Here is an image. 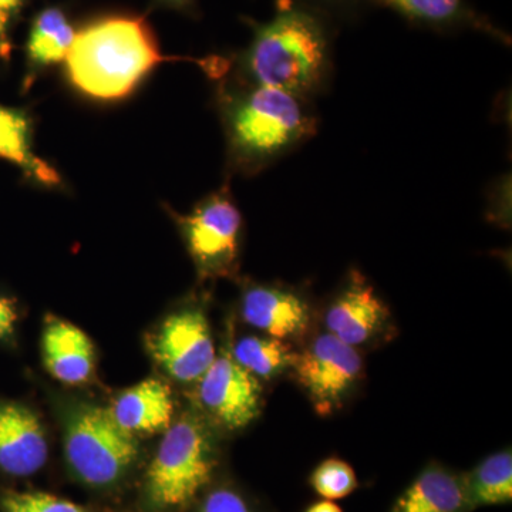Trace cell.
<instances>
[{
  "mask_svg": "<svg viewBox=\"0 0 512 512\" xmlns=\"http://www.w3.org/2000/svg\"><path fill=\"white\" fill-rule=\"evenodd\" d=\"M164 60L146 20L109 16L76 33L64 62L79 92L92 99L119 100Z\"/></svg>",
  "mask_w": 512,
  "mask_h": 512,
  "instance_id": "cell-1",
  "label": "cell"
},
{
  "mask_svg": "<svg viewBox=\"0 0 512 512\" xmlns=\"http://www.w3.org/2000/svg\"><path fill=\"white\" fill-rule=\"evenodd\" d=\"M254 86L295 96H311L329 70V43L322 25L309 13L286 9L256 30L245 56Z\"/></svg>",
  "mask_w": 512,
  "mask_h": 512,
  "instance_id": "cell-2",
  "label": "cell"
},
{
  "mask_svg": "<svg viewBox=\"0 0 512 512\" xmlns=\"http://www.w3.org/2000/svg\"><path fill=\"white\" fill-rule=\"evenodd\" d=\"M229 147L244 167H264L313 136L316 120L306 99L254 86L227 110Z\"/></svg>",
  "mask_w": 512,
  "mask_h": 512,
  "instance_id": "cell-3",
  "label": "cell"
},
{
  "mask_svg": "<svg viewBox=\"0 0 512 512\" xmlns=\"http://www.w3.org/2000/svg\"><path fill=\"white\" fill-rule=\"evenodd\" d=\"M214 468L210 433L200 421L185 416L165 430L148 467V500L160 510L183 508L210 483Z\"/></svg>",
  "mask_w": 512,
  "mask_h": 512,
  "instance_id": "cell-4",
  "label": "cell"
},
{
  "mask_svg": "<svg viewBox=\"0 0 512 512\" xmlns=\"http://www.w3.org/2000/svg\"><path fill=\"white\" fill-rule=\"evenodd\" d=\"M64 451L80 480L93 487H106L133 466L138 446L133 434L121 429L110 410L83 404L67 417Z\"/></svg>",
  "mask_w": 512,
  "mask_h": 512,
  "instance_id": "cell-5",
  "label": "cell"
},
{
  "mask_svg": "<svg viewBox=\"0 0 512 512\" xmlns=\"http://www.w3.org/2000/svg\"><path fill=\"white\" fill-rule=\"evenodd\" d=\"M292 370L316 412L328 416L342 406L359 383L363 359L353 346L323 333L298 353Z\"/></svg>",
  "mask_w": 512,
  "mask_h": 512,
  "instance_id": "cell-6",
  "label": "cell"
},
{
  "mask_svg": "<svg viewBox=\"0 0 512 512\" xmlns=\"http://www.w3.org/2000/svg\"><path fill=\"white\" fill-rule=\"evenodd\" d=\"M188 251L201 274L225 275L234 269L241 241L242 215L228 191L215 192L180 218Z\"/></svg>",
  "mask_w": 512,
  "mask_h": 512,
  "instance_id": "cell-7",
  "label": "cell"
},
{
  "mask_svg": "<svg viewBox=\"0 0 512 512\" xmlns=\"http://www.w3.org/2000/svg\"><path fill=\"white\" fill-rule=\"evenodd\" d=\"M153 355L178 382L200 380L217 357L205 313L187 308L168 316L153 340Z\"/></svg>",
  "mask_w": 512,
  "mask_h": 512,
  "instance_id": "cell-8",
  "label": "cell"
},
{
  "mask_svg": "<svg viewBox=\"0 0 512 512\" xmlns=\"http://www.w3.org/2000/svg\"><path fill=\"white\" fill-rule=\"evenodd\" d=\"M198 400L212 420L228 430L247 427L261 412L259 379L238 365L232 356L215 357L198 380Z\"/></svg>",
  "mask_w": 512,
  "mask_h": 512,
  "instance_id": "cell-9",
  "label": "cell"
},
{
  "mask_svg": "<svg viewBox=\"0 0 512 512\" xmlns=\"http://www.w3.org/2000/svg\"><path fill=\"white\" fill-rule=\"evenodd\" d=\"M323 319L330 335L356 349L377 342L392 330L389 306L359 272L350 275L348 285L330 303Z\"/></svg>",
  "mask_w": 512,
  "mask_h": 512,
  "instance_id": "cell-10",
  "label": "cell"
},
{
  "mask_svg": "<svg viewBox=\"0 0 512 512\" xmlns=\"http://www.w3.org/2000/svg\"><path fill=\"white\" fill-rule=\"evenodd\" d=\"M241 313L249 326L281 340L301 338L312 318L302 295L274 285L249 286L242 295Z\"/></svg>",
  "mask_w": 512,
  "mask_h": 512,
  "instance_id": "cell-11",
  "label": "cell"
},
{
  "mask_svg": "<svg viewBox=\"0 0 512 512\" xmlns=\"http://www.w3.org/2000/svg\"><path fill=\"white\" fill-rule=\"evenodd\" d=\"M49 457L45 427L35 412L19 403L0 402V468L28 477Z\"/></svg>",
  "mask_w": 512,
  "mask_h": 512,
  "instance_id": "cell-12",
  "label": "cell"
},
{
  "mask_svg": "<svg viewBox=\"0 0 512 512\" xmlns=\"http://www.w3.org/2000/svg\"><path fill=\"white\" fill-rule=\"evenodd\" d=\"M42 350L46 369L59 382L79 386L92 379V340L72 323L50 320L43 332Z\"/></svg>",
  "mask_w": 512,
  "mask_h": 512,
  "instance_id": "cell-13",
  "label": "cell"
},
{
  "mask_svg": "<svg viewBox=\"0 0 512 512\" xmlns=\"http://www.w3.org/2000/svg\"><path fill=\"white\" fill-rule=\"evenodd\" d=\"M109 410L121 429L133 436L158 433L173 421V393L161 380H144L119 394Z\"/></svg>",
  "mask_w": 512,
  "mask_h": 512,
  "instance_id": "cell-14",
  "label": "cell"
},
{
  "mask_svg": "<svg viewBox=\"0 0 512 512\" xmlns=\"http://www.w3.org/2000/svg\"><path fill=\"white\" fill-rule=\"evenodd\" d=\"M464 477L431 464L397 498L392 512H470Z\"/></svg>",
  "mask_w": 512,
  "mask_h": 512,
  "instance_id": "cell-15",
  "label": "cell"
},
{
  "mask_svg": "<svg viewBox=\"0 0 512 512\" xmlns=\"http://www.w3.org/2000/svg\"><path fill=\"white\" fill-rule=\"evenodd\" d=\"M0 158L19 165L29 177L39 183L56 185L59 174L42 158L36 156L30 143V123L20 111L0 106Z\"/></svg>",
  "mask_w": 512,
  "mask_h": 512,
  "instance_id": "cell-16",
  "label": "cell"
},
{
  "mask_svg": "<svg viewBox=\"0 0 512 512\" xmlns=\"http://www.w3.org/2000/svg\"><path fill=\"white\" fill-rule=\"evenodd\" d=\"M464 477L471 510L487 505L510 504L512 500V454L498 451L484 458Z\"/></svg>",
  "mask_w": 512,
  "mask_h": 512,
  "instance_id": "cell-17",
  "label": "cell"
},
{
  "mask_svg": "<svg viewBox=\"0 0 512 512\" xmlns=\"http://www.w3.org/2000/svg\"><path fill=\"white\" fill-rule=\"evenodd\" d=\"M73 26L62 10H43L33 22L28 40V57L33 67H47L66 60L72 49Z\"/></svg>",
  "mask_w": 512,
  "mask_h": 512,
  "instance_id": "cell-18",
  "label": "cell"
},
{
  "mask_svg": "<svg viewBox=\"0 0 512 512\" xmlns=\"http://www.w3.org/2000/svg\"><path fill=\"white\" fill-rule=\"evenodd\" d=\"M298 353L286 340L271 336H245L232 350V359L256 379H274L293 369Z\"/></svg>",
  "mask_w": 512,
  "mask_h": 512,
  "instance_id": "cell-19",
  "label": "cell"
},
{
  "mask_svg": "<svg viewBox=\"0 0 512 512\" xmlns=\"http://www.w3.org/2000/svg\"><path fill=\"white\" fill-rule=\"evenodd\" d=\"M379 5L396 10L406 18L434 26L474 22L473 13L464 0H373Z\"/></svg>",
  "mask_w": 512,
  "mask_h": 512,
  "instance_id": "cell-20",
  "label": "cell"
},
{
  "mask_svg": "<svg viewBox=\"0 0 512 512\" xmlns=\"http://www.w3.org/2000/svg\"><path fill=\"white\" fill-rule=\"evenodd\" d=\"M309 483L316 494L329 501L342 500L359 487L353 467L339 458L323 460L312 471Z\"/></svg>",
  "mask_w": 512,
  "mask_h": 512,
  "instance_id": "cell-21",
  "label": "cell"
},
{
  "mask_svg": "<svg viewBox=\"0 0 512 512\" xmlns=\"http://www.w3.org/2000/svg\"><path fill=\"white\" fill-rule=\"evenodd\" d=\"M5 512H86L73 501L46 493L9 494L3 500Z\"/></svg>",
  "mask_w": 512,
  "mask_h": 512,
  "instance_id": "cell-22",
  "label": "cell"
},
{
  "mask_svg": "<svg viewBox=\"0 0 512 512\" xmlns=\"http://www.w3.org/2000/svg\"><path fill=\"white\" fill-rule=\"evenodd\" d=\"M198 512H254L238 491L228 487L212 490L202 501Z\"/></svg>",
  "mask_w": 512,
  "mask_h": 512,
  "instance_id": "cell-23",
  "label": "cell"
},
{
  "mask_svg": "<svg viewBox=\"0 0 512 512\" xmlns=\"http://www.w3.org/2000/svg\"><path fill=\"white\" fill-rule=\"evenodd\" d=\"M23 2L25 0H0V53L3 56L9 55V25Z\"/></svg>",
  "mask_w": 512,
  "mask_h": 512,
  "instance_id": "cell-24",
  "label": "cell"
},
{
  "mask_svg": "<svg viewBox=\"0 0 512 512\" xmlns=\"http://www.w3.org/2000/svg\"><path fill=\"white\" fill-rule=\"evenodd\" d=\"M18 320V303L13 298L0 296V340L8 339L15 333Z\"/></svg>",
  "mask_w": 512,
  "mask_h": 512,
  "instance_id": "cell-25",
  "label": "cell"
},
{
  "mask_svg": "<svg viewBox=\"0 0 512 512\" xmlns=\"http://www.w3.org/2000/svg\"><path fill=\"white\" fill-rule=\"evenodd\" d=\"M305 512H343L342 508L333 501L323 500L319 503L312 504Z\"/></svg>",
  "mask_w": 512,
  "mask_h": 512,
  "instance_id": "cell-26",
  "label": "cell"
},
{
  "mask_svg": "<svg viewBox=\"0 0 512 512\" xmlns=\"http://www.w3.org/2000/svg\"><path fill=\"white\" fill-rule=\"evenodd\" d=\"M175 2H183V0H175Z\"/></svg>",
  "mask_w": 512,
  "mask_h": 512,
  "instance_id": "cell-27",
  "label": "cell"
}]
</instances>
